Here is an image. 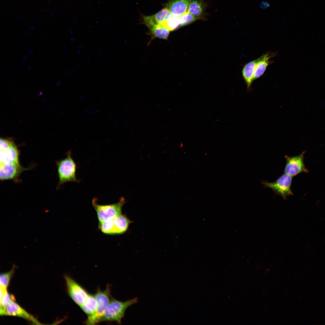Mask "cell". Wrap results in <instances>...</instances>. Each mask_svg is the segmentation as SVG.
<instances>
[{
  "instance_id": "1",
  "label": "cell",
  "mask_w": 325,
  "mask_h": 325,
  "mask_svg": "<svg viewBox=\"0 0 325 325\" xmlns=\"http://www.w3.org/2000/svg\"><path fill=\"white\" fill-rule=\"evenodd\" d=\"M71 154V152L69 150L67 152L65 158L56 162L59 178L57 189L67 182H80L76 177L77 165L72 158Z\"/></svg>"
},
{
  "instance_id": "2",
  "label": "cell",
  "mask_w": 325,
  "mask_h": 325,
  "mask_svg": "<svg viewBox=\"0 0 325 325\" xmlns=\"http://www.w3.org/2000/svg\"><path fill=\"white\" fill-rule=\"evenodd\" d=\"M138 301L137 298L125 302L119 301L112 298L101 319V322L114 321L121 323L127 309L136 303Z\"/></svg>"
},
{
  "instance_id": "3",
  "label": "cell",
  "mask_w": 325,
  "mask_h": 325,
  "mask_svg": "<svg viewBox=\"0 0 325 325\" xmlns=\"http://www.w3.org/2000/svg\"><path fill=\"white\" fill-rule=\"evenodd\" d=\"M97 200V198H93L92 203L96 213L98 222L111 219L122 214V208L125 202L124 197L120 198L117 203L107 205L99 204Z\"/></svg>"
},
{
  "instance_id": "4",
  "label": "cell",
  "mask_w": 325,
  "mask_h": 325,
  "mask_svg": "<svg viewBox=\"0 0 325 325\" xmlns=\"http://www.w3.org/2000/svg\"><path fill=\"white\" fill-rule=\"evenodd\" d=\"M94 295L97 303V310L94 315L87 317L85 321V323L87 325L96 324L101 322V319L112 298L110 286L108 285L104 290L98 288Z\"/></svg>"
},
{
  "instance_id": "5",
  "label": "cell",
  "mask_w": 325,
  "mask_h": 325,
  "mask_svg": "<svg viewBox=\"0 0 325 325\" xmlns=\"http://www.w3.org/2000/svg\"><path fill=\"white\" fill-rule=\"evenodd\" d=\"M131 222L125 215L122 214L112 219L98 222V228L106 234H121L127 231Z\"/></svg>"
},
{
  "instance_id": "6",
  "label": "cell",
  "mask_w": 325,
  "mask_h": 325,
  "mask_svg": "<svg viewBox=\"0 0 325 325\" xmlns=\"http://www.w3.org/2000/svg\"><path fill=\"white\" fill-rule=\"evenodd\" d=\"M292 179V177L284 173L274 182L262 181L261 182L265 187L271 189L275 194L285 200L288 196L293 195L291 188Z\"/></svg>"
},
{
  "instance_id": "7",
  "label": "cell",
  "mask_w": 325,
  "mask_h": 325,
  "mask_svg": "<svg viewBox=\"0 0 325 325\" xmlns=\"http://www.w3.org/2000/svg\"><path fill=\"white\" fill-rule=\"evenodd\" d=\"M64 279L68 294L77 305L81 307L86 300L89 294L71 277L65 275Z\"/></svg>"
},
{
  "instance_id": "8",
  "label": "cell",
  "mask_w": 325,
  "mask_h": 325,
  "mask_svg": "<svg viewBox=\"0 0 325 325\" xmlns=\"http://www.w3.org/2000/svg\"><path fill=\"white\" fill-rule=\"evenodd\" d=\"M305 153L304 151L300 154L294 156L285 155L286 163L284 173L293 177L301 173H308V170L305 167L304 162Z\"/></svg>"
},
{
  "instance_id": "9",
  "label": "cell",
  "mask_w": 325,
  "mask_h": 325,
  "mask_svg": "<svg viewBox=\"0 0 325 325\" xmlns=\"http://www.w3.org/2000/svg\"><path fill=\"white\" fill-rule=\"evenodd\" d=\"M0 314L2 316L19 317L34 324H41L36 317L25 310L16 303L14 300L11 302L5 307L0 308Z\"/></svg>"
},
{
  "instance_id": "10",
  "label": "cell",
  "mask_w": 325,
  "mask_h": 325,
  "mask_svg": "<svg viewBox=\"0 0 325 325\" xmlns=\"http://www.w3.org/2000/svg\"><path fill=\"white\" fill-rule=\"evenodd\" d=\"M30 169L29 167H23L20 163L0 164V180L3 181L11 180L16 183L19 182L21 181L20 177L21 173Z\"/></svg>"
},
{
  "instance_id": "11",
  "label": "cell",
  "mask_w": 325,
  "mask_h": 325,
  "mask_svg": "<svg viewBox=\"0 0 325 325\" xmlns=\"http://www.w3.org/2000/svg\"><path fill=\"white\" fill-rule=\"evenodd\" d=\"M277 52H268L257 58L254 76V80L259 78L264 73L268 67L272 63L270 59L275 57Z\"/></svg>"
},
{
  "instance_id": "12",
  "label": "cell",
  "mask_w": 325,
  "mask_h": 325,
  "mask_svg": "<svg viewBox=\"0 0 325 325\" xmlns=\"http://www.w3.org/2000/svg\"><path fill=\"white\" fill-rule=\"evenodd\" d=\"M171 14L170 11L166 7L154 15L144 17L143 19L145 24L150 29L154 26L162 23Z\"/></svg>"
},
{
  "instance_id": "13",
  "label": "cell",
  "mask_w": 325,
  "mask_h": 325,
  "mask_svg": "<svg viewBox=\"0 0 325 325\" xmlns=\"http://www.w3.org/2000/svg\"><path fill=\"white\" fill-rule=\"evenodd\" d=\"M0 152V164L20 163V151L15 144Z\"/></svg>"
},
{
  "instance_id": "14",
  "label": "cell",
  "mask_w": 325,
  "mask_h": 325,
  "mask_svg": "<svg viewBox=\"0 0 325 325\" xmlns=\"http://www.w3.org/2000/svg\"><path fill=\"white\" fill-rule=\"evenodd\" d=\"M193 0H171L166 5V7L173 15L179 16L187 11L188 7Z\"/></svg>"
},
{
  "instance_id": "15",
  "label": "cell",
  "mask_w": 325,
  "mask_h": 325,
  "mask_svg": "<svg viewBox=\"0 0 325 325\" xmlns=\"http://www.w3.org/2000/svg\"><path fill=\"white\" fill-rule=\"evenodd\" d=\"M257 61V59L248 62L244 65L242 70L243 77L248 91L252 89L251 86L254 81V76Z\"/></svg>"
},
{
  "instance_id": "16",
  "label": "cell",
  "mask_w": 325,
  "mask_h": 325,
  "mask_svg": "<svg viewBox=\"0 0 325 325\" xmlns=\"http://www.w3.org/2000/svg\"><path fill=\"white\" fill-rule=\"evenodd\" d=\"M206 5L204 0H193L190 4L187 11L197 19H205V10Z\"/></svg>"
},
{
  "instance_id": "17",
  "label": "cell",
  "mask_w": 325,
  "mask_h": 325,
  "mask_svg": "<svg viewBox=\"0 0 325 325\" xmlns=\"http://www.w3.org/2000/svg\"><path fill=\"white\" fill-rule=\"evenodd\" d=\"M87 317H91L95 313L97 308V303L94 295L89 294L83 304L80 307Z\"/></svg>"
},
{
  "instance_id": "18",
  "label": "cell",
  "mask_w": 325,
  "mask_h": 325,
  "mask_svg": "<svg viewBox=\"0 0 325 325\" xmlns=\"http://www.w3.org/2000/svg\"><path fill=\"white\" fill-rule=\"evenodd\" d=\"M150 30L154 36L165 39L168 38L170 31L167 28L161 24L154 26Z\"/></svg>"
},
{
  "instance_id": "19",
  "label": "cell",
  "mask_w": 325,
  "mask_h": 325,
  "mask_svg": "<svg viewBox=\"0 0 325 325\" xmlns=\"http://www.w3.org/2000/svg\"><path fill=\"white\" fill-rule=\"evenodd\" d=\"M160 24L164 26L170 31L175 30L181 26L179 16L172 14L167 20Z\"/></svg>"
},
{
  "instance_id": "20",
  "label": "cell",
  "mask_w": 325,
  "mask_h": 325,
  "mask_svg": "<svg viewBox=\"0 0 325 325\" xmlns=\"http://www.w3.org/2000/svg\"><path fill=\"white\" fill-rule=\"evenodd\" d=\"M0 308L5 307L11 302L14 301V296L10 294L7 289L0 287Z\"/></svg>"
},
{
  "instance_id": "21",
  "label": "cell",
  "mask_w": 325,
  "mask_h": 325,
  "mask_svg": "<svg viewBox=\"0 0 325 325\" xmlns=\"http://www.w3.org/2000/svg\"><path fill=\"white\" fill-rule=\"evenodd\" d=\"M15 269V267L14 266L9 271L1 274L0 276V287L7 289L10 280L14 273Z\"/></svg>"
},
{
  "instance_id": "22",
  "label": "cell",
  "mask_w": 325,
  "mask_h": 325,
  "mask_svg": "<svg viewBox=\"0 0 325 325\" xmlns=\"http://www.w3.org/2000/svg\"><path fill=\"white\" fill-rule=\"evenodd\" d=\"M179 17L181 26L191 24L198 20L195 16L187 11L179 16Z\"/></svg>"
},
{
  "instance_id": "23",
  "label": "cell",
  "mask_w": 325,
  "mask_h": 325,
  "mask_svg": "<svg viewBox=\"0 0 325 325\" xmlns=\"http://www.w3.org/2000/svg\"><path fill=\"white\" fill-rule=\"evenodd\" d=\"M15 144L14 142L12 140L1 138L0 141V151L4 150Z\"/></svg>"
},
{
  "instance_id": "24",
  "label": "cell",
  "mask_w": 325,
  "mask_h": 325,
  "mask_svg": "<svg viewBox=\"0 0 325 325\" xmlns=\"http://www.w3.org/2000/svg\"><path fill=\"white\" fill-rule=\"evenodd\" d=\"M270 6V4L267 1H262L260 3V8L262 9H266Z\"/></svg>"
}]
</instances>
